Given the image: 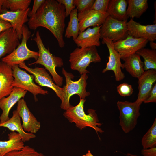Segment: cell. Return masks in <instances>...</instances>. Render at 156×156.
<instances>
[{"label":"cell","mask_w":156,"mask_h":156,"mask_svg":"<svg viewBox=\"0 0 156 156\" xmlns=\"http://www.w3.org/2000/svg\"><path fill=\"white\" fill-rule=\"evenodd\" d=\"M66 17L64 6L55 0H46L28 24L30 29L36 30L43 27L49 30L56 39L59 46H65L63 34Z\"/></svg>","instance_id":"cell-1"},{"label":"cell","mask_w":156,"mask_h":156,"mask_svg":"<svg viewBox=\"0 0 156 156\" xmlns=\"http://www.w3.org/2000/svg\"><path fill=\"white\" fill-rule=\"evenodd\" d=\"M86 100L80 99L79 103L76 106H71L64 113V116L71 123L74 122L76 127L81 130L86 127L93 129L97 134L104 131L98 127L102 125L99 122L96 111L92 109L88 110L86 114L84 110V105Z\"/></svg>","instance_id":"cell-2"},{"label":"cell","mask_w":156,"mask_h":156,"mask_svg":"<svg viewBox=\"0 0 156 156\" xmlns=\"http://www.w3.org/2000/svg\"><path fill=\"white\" fill-rule=\"evenodd\" d=\"M33 40L35 42L39 51L38 56L36 61L29 64H39L44 66L52 76L53 81L56 85L60 87L63 84V78L56 72L55 68L61 67L63 65L62 59L60 57L53 56L49 49L45 47L39 31H37Z\"/></svg>","instance_id":"cell-3"},{"label":"cell","mask_w":156,"mask_h":156,"mask_svg":"<svg viewBox=\"0 0 156 156\" xmlns=\"http://www.w3.org/2000/svg\"><path fill=\"white\" fill-rule=\"evenodd\" d=\"M62 72L65 76L66 84L62 88L64 95L61 100L60 107L61 109L66 110L72 106L69 101L72 95L77 94L80 99H85L90 95V93L86 90L88 75L87 74H83L81 75L78 80L73 81L72 79L74 76L71 73L68 72L63 68Z\"/></svg>","instance_id":"cell-4"},{"label":"cell","mask_w":156,"mask_h":156,"mask_svg":"<svg viewBox=\"0 0 156 156\" xmlns=\"http://www.w3.org/2000/svg\"><path fill=\"white\" fill-rule=\"evenodd\" d=\"M101 58L95 46L76 48L70 54L69 61L71 69L81 75L89 73L86 69L91 62H100Z\"/></svg>","instance_id":"cell-5"},{"label":"cell","mask_w":156,"mask_h":156,"mask_svg":"<svg viewBox=\"0 0 156 156\" xmlns=\"http://www.w3.org/2000/svg\"><path fill=\"white\" fill-rule=\"evenodd\" d=\"M31 34V32L28 27L24 25L22 28L21 43L11 53L2 58L1 61L12 67L15 65H18L30 58L36 60L38 56V52L30 50L27 44Z\"/></svg>","instance_id":"cell-6"},{"label":"cell","mask_w":156,"mask_h":156,"mask_svg":"<svg viewBox=\"0 0 156 156\" xmlns=\"http://www.w3.org/2000/svg\"><path fill=\"white\" fill-rule=\"evenodd\" d=\"M117 106L120 112L119 125L123 131L128 133L135 127L140 113L141 104L135 101H118Z\"/></svg>","instance_id":"cell-7"},{"label":"cell","mask_w":156,"mask_h":156,"mask_svg":"<svg viewBox=\"0 0 156 156\" xmlns=\"http://www.w3.org/2000/svg\"><path fill=\"white\" fill-rule=\"evenodd\" d=\"M12 73L14 79L12 85L28 91L33 95L36 101V96L38 94L43 95L48 94V92L43 90L40 86L36 85L34 81V77L21 68L18 65L12 67Z\"/></svg>","instance_id":"cell-8"},{"label":"cell","mask_w":156,"mask_h":156,"mask_svg":"<svg viewBox=\"0 0 156 156\" xmlns=\"http://www.w3.org/2000/svg\"><path fill=\"white\" fill-rule=\"evenodd\" d=\"M127 20L120 21L108 15L100 29L101 39L107 38L114 42L127 37Z\"/></svg>","instance_id":"cell-9"},{"label":"cell","mask_w":156,"mask_h":156,"mask_svg":"<svg viewBox=\"0 0 156 156\" xmlns=\"http://www.w3.org/2000/svg\"><path fill=\"white\" fill-rule=\"evenodd\" d=\"M18 66L20 68L25 69L32 74L36 83L41 86L51 88L60 100H62L64 95L62 88L57 86L53 82V79L45 69L38 67L30 68L26 65L25 62L19 64Z\"/></svg>","instance_id":"cell-10"},{"label":"cell","mask_w":156,"mask_h":156,"mask_svg":"<svg viewBox=\"0 0 156 156\" xmlns=\"http://www.w3.org/2000/svg\"><path fill=\"white\" fill-rule=\"evenodd\" d=\"M102 39L103 43L106 45L109 53L108 62L105 68L103 70L102 73L112 71L114 73L116 81H122L125 78V75L121 70V68H123L121 61V56L115 49L113 42L111 40L107 38H103Z\"/></svg>","instance_id":"cell-11"},{"label":"cell","mask_w":156,"mask_h":156,"mask_svg":"<svg viewBox=\"0 0 156 156\" xmlns=\"http://www.w3.org/2000/svg\"><path fill=\"white\" fill-rule=\"evenodd\" d=\"M148 42L146 39L135 38L128 35L125 38L113 42V45L115 49L120 55L122 59L144 48Z\"/></svg>","instance_id":"cell-12"},{"label":"cell","mask_w":156,"mask_h":156,"mask_svg":"<svg viewBox=\"0 0 156 156\" xmlns=\"http://www.w3.org/2000/svg\"><path fill=\"white\" fill-rule=\"evenodd\" d=\"M16 110L22 118L23 130L34 134L36 133L40 128V123L30 111L24 99L18 102Z\"/></svg>","instance_id":"cell-13"},{"label":"cell","mask_w":156,"mask_h":156,"mask_svg":"<svg viewBox=\"0 0 156 156\" xmlns=\"http://www.w3.org/2000/svg\"><path fill=\"white\" fill-rule=\"evenodd\" d=\"M127 25L128 35L135 38L146 39L150 42L156 40V24L143 25L130 18Z\"/></svg>","instance_id":"cell-14"},{"label":"cell","mask_w":156,"mask_h":156,"mask_svg":"<svg viewBox=\"0 0 156 156\" xmlns=\"http://www.w3.org/2000/svg\"><path fill=\"white\" fill-rule=\"evenodd\" d=\"M30 9L29 8L25 10L16 11L6 10L0 14V18L11 25L12 28L17 33L19 39L22 38L23 26L29 21L28 16Z\"/></svg>","instance_id":"cell-15"},{"label":"cell","mask_w":156,"mask_h":156,"mask_svg":"<svg viewBox=\"0 0 156 156\" xmlns=\"http://www.w3.org/2000/svg\"><path fill=\"white\" fill-rule=\"evenodd\" d=\"M27 91L17 87H14L10 94L0 100V108L2 113L0 116V123L4 122L10 118V110L13 106L21 98H24Z\"/></svg>","instance_id":"cell-16"},{"label":"cell","mask_w":156,"mask_h":156,"mask_svg":"<svg viewBox=\"0 0 156 156\" xmlns=\"http://www.w3.org/2000/svg\"><path fill=\"white\" fill-rule=\"evenodd\" d=\"M107 12H100L92 9L80 14H77L79 32L84 31L90 27L101 26L108 16Z\"/></svg>","instance_id":"cell-17"},{"label":"cell","mask_w":156,"mask_h":156,"mask_svg":"<svg viewBox=\"0 0 156 156\" xmlns=\"http://www.w3.org/2000/svg\"><path fill=\"white\" fill-rule=\"evenodd\" d=\"M138 79V93L135 101L141 104L147 97L156 81V70L145 71Z\"/></svg>","instance_id":"cell-18"},{"label":"cell","mask_w":156,"mask_h":156,"mask_svg":"<svg viewBox=\"0 0 156 156\" xmlns=\"http://www.w3.org/2000/svg\"><path fill=\"white\" fill-rule=\"evenodd\" d=\"M101 26L92 28L88 27L84 31L79 32L74 41L78 47L81 48L99 46L101 44L100 39Z\"/></svg>","instance_id":"cell-19"},{"label":"cell","mask_w":156,"mask_h":156,"mask_svg":"<svg viewBox=\"0 0 156 156\" xmlns=\"http://www.w3.org/2000/svg\"><path fill=\"white\" fill-rule=\"evenodd\" d=\"M19 40L12 28L0 33V60L16 49L20 44Z\"/></svg>","instance_id":"cell-20"},{"label":"cell","mask_w":156,"mask_h":156,"mask_svg":"<svg viewBox=\"0 0 156 156\" xmlns=\"http://www.w3.org/2000/svg\"><path fill=\"white\" fill-rule=\"evenodd\" d=\"M12 67L1 61L0 62V100L8 96L14 87Z\"/></svg>","instance_id":"cell-21"},{"label":"cell","mask_w":156,"mask_h":156,"mask_svg":"<svg viewBox=\"0 0 156 156\" xmlns=\"http://www.w3.org/2000/svg\"><path fill=\"white\" fill-rule=\"evenodd\" d=\"M0 127L8 128L12 131H16L21 136L23 142L29 141L36 137V135L31 133L25 132L23 129L21 121V118L16 110L13 112L12 116L4 122L0 123Z\"/></svg>","instance_id":"cell-22"},{"label":"cell","mask_w":156,"mask_h":156,"mask_svg":"<svg viewBox=\"0 0 156 156\" xmlns=\"http://www.w3.org/2000/svg\"><path fill=\"white\" fill-rule=\"evenodd\" d=\"M123 68L133 77L138 78L144 73V64L140 56L136 53L122 59Z\"/></svg>","instance_id":"cell-23"},{"label":"cell","mask_w":156,"mask_h":156,"mask_svg":"<svg viewBox=\"0 0 156 156\" xmlns=\"http://www.w3.org/2000/svg\"><path fill=\"white\" fill-rule=\"evenodd\" d=\"M8 140L0 141V156H4L11 151L20 150L25 146L21 135L18 133L12 131L8 134Z\"/></svg>","instance_id":"cell-24"},{"label":"cell","mask_w":156,"mask_h":156,"mask_svg":"<svg viewBox=\"0 0 156 156\" xmlns=\"http://www.w3.org/2000/svg\"><path fill=\"white\" fill-rule=\"evenodd\" d=\"M127 0H110L107 12L112 18L120 21L127 20Z\"/></svg>","instance_id":"cell-25"},{"label":"cell","mask_w":156,"mask_h":156,"mask_svg":"<svg viewBox=\"0 0 156 156\" xmlns=\"http://www.w3.org/2000/svg\"><path fill=\"white\" fill-rule=\"evenodd\" d=\"M127 15L128 18H139L148 8L147 0H127Z\"/></svg>","instance_id":"cell-26"},{"label":"cell","mask_w":156,"mask_h":156,"mask_svg":"<svg viewBox=\"0 0 156 156\" xmlns=\"http://www.w3.org/2000/svg\"><path fill=\"white\" fill-rule=\"evenodd\" d=\"M136 53L144 59V71L149 70H156V50L144 48L138 51Z\"/></svg>","instance_id":"cell-27"},{"label":"cell","mask_w":156,"mask_h":156,"mask_svg":"<svg viewBox=\"0 0 156 156\" xmlns=\"http://www.w3.org/2000/svg\"><path fill=\"white\" fill-rule=\"evenodd\" d=\"M69 15L70 20L65 30L64 36L68 38L72 37L74 40L77 37L79 32V23L77 9L75 8L72 10Z\"/></svg>","instance_id":"cell-28"},{"label":"cell","mask_w":156,"mask_h":156,"mask_svg":"<svg viewBox=\"0 0 156 156\" xmlns=\"http://www.w3.org/2000/svg\"><path fill=\"white\" fill-rule=\"evenodd\" d=\"M31 2V0H4L2 9L4 11L7 9L16 11L27 9Z\"/></svg>","instance_id":"cell-29"},{"label":"cell","mask_w":156,"mask_h":156,"mask_svg":"<svg viewBox=\"0 0 156 156\" xmlns=\"http://www.w3.org/2000/svg\"><path fill=\"white\" fill-rule=\"evenodd\" d=\"M143 149H146L156 147V118L149 130L143 136L141 140Z\"/></svg>","instance_id":"cell-30"},{"label":"cell","mask_w":156,"mask_h":156,"mask_svg":"<svg viewBox=\"0 0 156 156\" xmlns=\"http://www.w3.org/2000/svg\"><path fill=\"white\" fill-rule=\"evenodd\" d=\"M4 156H45L42 153L36 151L34 148L25 146L21 150L11 151Z\"/></svg>","instance_id":"cell-31"},{"label":"cell","mask_w":156,"mask_h":156,"mask_svg":"<svg viewBox=\"0 0 156 156\" xmlns=\"http://www.w3.org/2000/svg\"><path fill=\"white\" fill-rule=\"evenodd\" d=\"M94 0H73L74 4L80 14L92 9Z\"/></svg>","instance_id":"cell-32"},{"label":"cell","mask_w":156,"mask_h":156,"mask_svg":"<svg viewBox=\"0 0 156 156\" xmlns=\"http://www.w3.org/2000/svg\"><path fill=\"white\" fill-rule=\"evenodd\" d=\"M110 0H95L92 10L103 13L107 12Z\"/></svg>","instance_id":"cell-33"},{"label":"cell","mask_w":156,"mask_h":156,"mask_svg":"<svg viewBox=\"0 0 156 156\" xmlns=\"http://www.w3.org/2000/svg\"><path fill=\"white\" fill-rule=\"evenodd\" d=\"M117 89L118 94L123 97L130 96L133 92L132 86L126 83L120 84L117 87Z\"/></svg>","instance_id":"cell-34"},{"label":"cell","mask_w":156,"mask_h":156,"mask_svg":"<svg viewBox=\"0 0 156 156\" xmlns=\"http://www.w3.org/2000/svg\"><path fill=\"white\" fill-rule=\"evenodd\" d=\"M57 1L64 6L66 17L69 15L72 10L76 8L74 4L73 0H57Z\"/></svg>","instance_id":"cell-35"},{"label":"cell","mask_w":156,"mask_h":156,"mask_svg":"<svg viewBox=\"0 0 156 156\" xmlns=\"http://www.w3.org/2000/svg\"><path fill=\"white\" fill-rule=\"evenodd\" d=\"M45 0H34L31 11L29 12L28 16L30 18L33 17L36 14L37 11Z\"/></svg>","instance_id":"cell-36"},{"label":"cell","mask_w":156,"mask_h":156,"mask_svg":"<svg viewBox=\"0 0 156 156\" xmlns=\"http://www.w3.org/2000/svg\"><path fill=\"white\" fill-rule=\"evenodd\" d=\"M143 102L145 103L156 102V84L155 83Z\"/></svg>","instance_id":"cell-37"},{"label":"cell","mask_w":156,"mask_h":156,"mask_svg":"<svg viewBox=\"0 0 156 156\" xmlns=\"http://www.w3.org/2000/svg\"><path fill=\"white\" fill-rule=\"evenodd\" d=\"M141 153L143 156H156V147L142 149Z\"/></svg>","instance_id":"cell-38"},{"label":"cell","mask_w":156,"mask_h":156,"mask_svg":"<svg viewBox=\"0 0 156 156\" xmlns=\"http://www.w3.org/2000/svg\"><path fill=\"white\" fill-rule=\"evenodd\" d=\"M11 28L12 26L9 23L0 18V33Z\"/></svg>","instance_id":"cell-39"},{"label":"cell","mask_w":156,"mask_h":156,"mask_svg":"<svg viewBox=\"0 0 156 156\" xmlns=\"http://www.w3.org/2000/svg\"><path fill=\"white\" fill-rule=\"evenodd\" d=\"M150 46L151 47V49L156 50V44L153 42H150Z\"/></svg>","instance_id":"cell-40"},{"label":"cell","mask_w":156,"mask_h":156,"mask_svg":"<svg viewBox=\"0 0 156 156\" xmlns=\"http://www.w3.org/2000/svg\"><path fill=\"white\" fill-rule=\"evenodd\" d=\"M4 0H0V14L3 12L4 11L2 9V5Z\"/></svg>","instance_id":"cell-41"},{"label":"cell","mask_w":156,"mask_h":156,"mask_svg":"<svg viewBox=\"0 0 156 156\" xmlns=\"http://www.w3.org/2000/svg\"><path fill=\"white\" fill-rule=\"evenodd\" d=\"M82 156H94L91 153L90 151L89 150L87 153Z\"/></svg>","instance_id":"cell-42"},{"label":"cell","mask_w":156,"mask_h":156,"mask_svg":"<svg viewBox=\"0 0 156 156\" xmlns=\"http://www.w3.org/2000/svg\"><path fill=\"white\" fill-rule=\"evenodd\" d=\"M127 155L128 156H139L136 155H134L130 153H128Z\"/></svg>","instance_id":"cell-43"}]
</instances>
